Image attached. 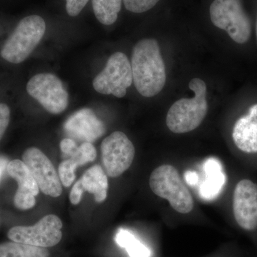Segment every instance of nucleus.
<instances>
[{"label":"nucleus","mask_w":257,"mask_h":257,"mask_svg":"<svg viewBox=\"0 0 257 257\" xmlns=\"http://www.w3.org/2000/svg\"><path fill=\"white\" fill-rule=\"evenodd\" d=\"M131 67L134 84L141 95L156 96L165 87V64L158 43L154 39H144L135 45Z\"/></svg>","instance_id":"f257e3e1"},{"label":"nucleus","mask_w":257,"mask_h":257,"mask_svg":"<svg viewBox=\"0 0 257 257\" xmlns=\"http://www.w3.org/2000/svg\"><path fill=\"white\" fill-rule=\"evenodd\" d=\"M189 87L194 97L182 98L174 103L167 113L166 123L172 133L184 134L197 128L207 115V85L202 79H192Z\"/></svg>","instance_id":"f03ea898"},{"label":"nucleus","mask_w":257,"mask_h":257,"mask_svg":"<svg viewBox=\"0 0 257 257\" xmlns=\"http://www.w3.org/2000/svg\"><path fill=\"white\" fill-rule=\"evenodd\" d=\"M46 32V23L38 15L23 18L2 47L0 55L12 64L26 60L41 42Z\"/></svg>","instance_id":"7ed1b4c3"},{"label":"nucleus","mask_w":257,"mask_h":257,"mask_svg":"<svg viewBox=\"0 0 257 257\" xmlns=\"http://www.w3.org/2000/svg\"><path fill=\"white\" fill-rule=\"evenodd\" d=\"M150 189L157 197L167 199L174 210L188 214L194 209V199L174 166L161 165L152 172Z\"/></svg>","instance_id":"20e7f679"},{"label":"nucleus","mask_w":257,"mask_h":257,"mask_svg":"<svg viewBox=\"0 0 257 257\" xmlns=\"http://www.w3.org/2000/svg\"><path fill=\"white\" fill-rule=\"evenodd\" d=\"M209 13L211 22L216 28L227 32L236 43H246L249 40L251 22L241 0H214Z\"/></svg>","instance_id":"39448f33"},{"label":"nucleus","mask_w":257,"mask_h":257,"mask_svg":"<svg viewBox=\"0 0 257 257\" xmlns=\"http://www.w3.org/2000/svg\"><path fill=\"white\" fill-rule=\"evenodd\" d=\"M133 82L131 63L122 52H115L109 57L104 69L93 80L94 90L101 94H112L121 98Z\"/></svg>","instance_id":"423d86ee"},{"label":"nucleus","mask_w":257,"mask_h":257,"mask_svg":"<svg viewBox=\"0 0 257 257\" xmlns=\"http://www.w3.org/2000/svg\"><path fill=\"white\" fill-rule=\"evenodd\" d=\"M27 92L47 111L63 112L69 105V94L59 77L51 73L37 74L27 84Z\"/></svg>","instance_id":"0eeeda50"},{"label":"nucleus","mask_w":257,"mask_h":257,"mask_svg":"<svg viewBox=\"0 0 257 257\" xmlns=\"http://www.w3.org/2000/svg\"><path fill=\"white\" fill-rule=\"evenodd\" d=\"M63 224L58 216L49 214L34 226H14L9 230L8 238L15 242L37 247H52L60 242Z\"/></svg>","instance_id":"6e6552de"},{"label":"nucleus","mask_w":257,"mask_h":257,"mask_svg":"<svg viewBox=\"0 0 257 257\" xmlns=\"http://www.w3.org/2000/svg\"><path fill=\"white\" fill-rule=\"evenodd\" d=\"M101 162L106 175L119 177L131 167L135 148L122 132L116 131L104 139L101 145Z\"/></svg>","instance_id":"1a4fd4ad"},{"label":"nucleus","mask_w":257,"mask_h":257,"mask_svg":"<svg viewBox=\"0 0 257 257\" xmlns=\"http://www.w3.org/2000/svg\"><path fill=\"white\" fill-rule=\"evenodd\" d=\"M23 161L43 194L54 198L60 197L62 193L60 177L51 161L40 149H27L24 152Z\"/></svg>","instance_id":"9d476101"},{"label":"nucleus","mask_w":257,"mask_h":257,"mask_svg":"<svg viewBox=\"0 0 257 257\" xmlns=\"http://www.w3.org/2000/svg\"><path fill=\"white\" fill-rule=\"evenodd\" d=\"M233 212L235 220L243 230L257 229V184L242 179L235 187L233 194Z\"/></svg>","instance_id":"9b49d317"},{"label":"nucleus","mask_w":257,"mask_h":257,"mask_svg":"<svg viewBox=\"0 0 257 257\" xmlns=\"http://www.w3.org/2000/svg\"><path fill=\"white\" fill-rule=\"evenodd\" d=\"M7 172L18 184L14 198L15 207L21 210H28L35 207V197L39 194L40 188L23 161L14 160L10 162Z\"/></svg>","instance_id":"f8f14e48"},{"label":"nucleus","mask_w":257,"mask_h":257,"mask_svg":"<svg viewBox=\"0 0 257 257\" xmlns=\"http://www.w3.org/2000/svg\"><path fill=\"white\" fill-rule=\"evenodd\" d=\"M66 132L84 143H92L105 133V127L90 109H82L67 119L64 125Z\"/></svg>","instance_id":"ddd939ff"},{"label":"nucleus","mask_w":257,"mask_h":257,"mask_svg":"<svg viewBox=\"0 0 257 257\" xmlns=\"http://www.w3.org/2000/svg\"><path fill=\"white\" fill-rule=\"evenodd\" d=\"M233 141L236 147L245 153H257V104L249 108L248 114L235 123Z\"/></svg>","instance_id":"4468645a"},{"label":"nucleus","mask_w":257,"mask_h":257,"mask_svg":"<svg viewBox=\"0 0 257 257\" xmlns=\"http://www.w3.org/2000/svg\"><path fill=\"white\" fill-rule=\"evenodd\" d=\"M206 179L199 190V195L204 199H215L225 183V175L220 162L214 158L207 160L204 164Z\"/></svg>","instance_id":"2eb2a0df"},{"label":"nucleus","mask_w":257,"mask_h":257,"mask_svg":"<svg viewBox=\"0 0 257 257\" xmlns=\"http://www.w3.org/2000/svg\"><path fill=\"white\" fill-rule=\"evenodd\" d=\"M79 181L83 191L92 194L96 202L102 203L105 201L109 184L107 175L101 166H93Z\"/></svg>","instance_id":"dca6fc26"},{"label":"nucleus","mask_w":257,"mask_h":257,"mask_svg":"<svg viewBox=\"0 0 257 257\" xmlns=\"http://www.w3.org/2000/svg\"><path fill=\"white\" fill-rule=\"evenodd\" d=\"M60 149L62 153L69 156L68 160L77 167L94 162L96 157L95 147L90 143H84L78 147L73 140L66 138L61 142Z\"/></svg>","instance_id":"f3484780"},{"label":"nucleus","mask_w":257,"mask_h":257,"mask_svg":"<svg viewBox=\"0 0 257 257\" xmlns=\"http://www.w3.org/2000/svg\"><path fill=\"white\" fill-rule=\"evenodd\" d=\"M47 248L37 247L26 243L5 242L0 244V257H49Z\"/></svg>","instance_id":"a211bd4d"},{"label":"nucleus","mask_w":257,"mask_h":257,"mask_svg":"<svg viewBox=\"0 0 257 257\" xmlns=\"http://www.w3.org/2000/svg\"><path fill=\"white\" fill-rule=\"evenodd\" d=\"M122 0H92L94 15L99 23L111 25L116 21Z\"/></svg>","instance_id":"6ab92c4d"},{"label":"nucleus","mask_w":257,"mask_h":257,"mask_svg":"<svg viewBox=\"0 0 257 257\" xmlns=\"http://www.w3.org/2000/svg\"><path fill=\"white\" fill-rule=\"evenodd\" d=\"M115 241L119 246L126 250L130 257H150V249L127 230L120 229L115 236Z\"/></svg>","instance_id":"aec40b11"},{"label":"nucleus","mask_w":257,"mask_h":257,"mask_svg":"<svg viewBox=\"0 0 257 257\" xmlns=\"http://www.w3.org/2000/svg\"><path fill=\"white\" fill-rule=\"evenodd\" d=\"M160 0H123L126 9L134 13H143L151 10Z\"/></svg>","instance_id":"412c9836"},{"label":"nucleus","mask_w":257,"mask_h":257,"mask_svg":"<svg viewBox=\"0 0 257 257\" xmlns=\"http://www.w3.org/2000/svg\"><path fill=\"white\" fill-rule=\"evenodd\" d=\"M10 109L8 104L0 103V140L4 136L10 121Z\"/></svg>","instance_id":"4be33fe9"},{"label":"nucleus","mask_w":257,"mask_h":257,"mask_svg":"<svg viewBox=\"0 0 257 257\" xmlns=\"http://www.w3.org/2000/svg\"><path fill=\"white\" fill-rule=\"evenodd\" d=\"M89 0H66V10L71 17H76L82 12Z\"/></svg>","instance_id":"5701e85b"},{"label":"nucleus","mask_w":257,"mask_h":257,"mask_svg":"<svg viewBox=\"0 0 257 257\" xmlns=\"http://www.w3.org/2000/svg\"><path fill=\"white\" fill-rule=\"evenodd\" d=\"M83 189L81 187L80 182L77 181L75 184H74L72 190H71L70 194H69V200L72 204L73 205H77L81 202L82 196L83 194Z\"/></svg>","instance_id":"b1692460"},{"label":"nucleus","mask_w":257,"mask_h":257,"mask_svg":"<svg viewBox=\"0 0 257 257\" xmlns=\"http://www.w3.org/2000/svg\"><path fill=\"white\" fill-rule=\"evenodd\" d=\"M185 179L187 183L190 185H194L197 183L198 180H199L197 173L192 172H187L185 174Z\"/></svg>","instance_id":"393cba45"},{"label":"nucleus","mask_w":257,"mask_h":257,"mask_svg":"<svg viewBox=\"0 0 257 257\" xmlns=\"http://www.w3.org/2000/svg\"><path fill=\"white\" fill-rule=\"evenodd\" d=\"M8 164H9V162H8V159L0 156V182H1V179L3 178L5 170H7Z\"/></svg>","instance_id":"a878e982"},{"label":"nucleus","mask_w":257,"mask_h":257,"mask_svg":"<svg viewBox=\"0 0 257 257\" xmlns=\"http://www.w3.org/2000/svg\"><path fill=\"white\" fill-rule=\"evenodd\" d=\"M256 35H257V23H256Z\"/></svg>","instance_id":"bb28decb"}]
</instances>
